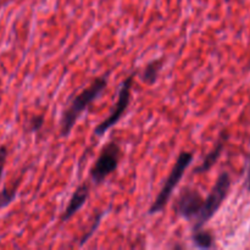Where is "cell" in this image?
Here are the masks:
<instances>
[{
  "label": "cell",
  "mask_w": 250,
  "mask_h": 250,
  "mask_svg": "<svg viewBox=\"0 0 250 250\" xmlns=\"http://www.w3.org/2000/svg\"><path fill=\"white\" fill-rule=\"evenodd\" d=\"M6 158H7V148L5 146H0V178H1L2 176V171H4Z\"/></svg>",
  "instance_id": "obj_14"
},
{
  "label": "cell",
  "mask_w": 250,
  "mask_h": 250,
  "mask_svg": "<svg viewBox=\"0 0 250 250\" xmlns=\"http://www.w3.org/2000/svg\"><path fill=\"white\" fill-rule=\"evenodd\" d=\"M121 148L116 142H109L106 146H104L90 170V178L93 182L95 185H100L112 172H115L121 160Z\"/></svg>",
  "instance_id": "obj_4"
},
{
  "label": "cell",
  "mask_w": 250,
  "mask_h": 250,
  "mask_svg": "<svg viewBox=\"0 0 250 250\" xmlns=\"http://www.w3.org/2000/svg\"><path fill=\"white\" fill-rule=\"evenodd\" d=\"M231 176L229 172L220 173L211 192L209 193L207 199H204V202H203L202 209H200L197 219L194 220L193 229H203L215 216V214L219 211L221 205L224 204L225 199L229 195V189H231Z\"/></svg>",
  "instance_id": "obj_2"
},
{
  "label": "cell",
  "mask_w": 250,
  "mask_h": 250,
  "mask_svg": "<svg viewBox=\"0 0 250 250\" xmlns=\"http://www.w3.org/2000/svg\"><path fill=\"white\" fill-rule=\"evenodd\" d=\"M192 241L194 246L199 249H210L214 247L215 243L214 234L204 229V227L199 229H193Z\"/></svg>",
  "instance_id": "obj_9"
},
{
  "label": "cell",
  "mask_w": 250,
  "mask_h": 250,
  "mask_svg": "<svg viewBox=\"0 0 250 250\" xmlns=\"http://www.w3.org/2000/svg\"><path fill=\"white\" fill-rule=\"evenodd\" d=\"M16 193H17V183L12 188H4V190L0 193V209L7 207V205L15 199Z\"/></svg>",
  "instance_id": "obj_11"
},
{
  "label": "cell",
  "mask_w": 250,
  "mask_h": 250,
  "mask_svg": "<svg viewBox=\"0 0 250 250\" xmlns=\"http://www.w3.org/2000/svg\"><path fill=\"white\" fill-rule=\"evenodd\" d=\"M204 199L199 190L192 187L183 188L175 203V212L180 217H183L187 221H193L197 219Z\"/></svg>",
  "instance_id": "obj_6"
},
{
  "label": "cell",
  "mask_w": 250,
  "mask_h": 250,
  "mask_svg": "<svg viewBox=\"0 0 250 250\" xmlns=\"http://www.w3.org/2000/svg\"><path fill=\"white\" fill-rule=\"evenodd\" d=\"M193 158H194V155H193L190 151H182V153L178 155L177 160H176L175 165H173L168 177L166 178L163 188H161V190L159 192L158 197L155 198V200H154V203L151 204V207L149 208V215H155L165 209L168 200H170L171 195H172L173 190L176 189L178 183L182 180L183 175H185L186 170H187L188 166L192 163Z\"/></svg>",
  "instance_id": "obj_3"
},
{
  "label": "cell",
  "mask_w": 250,
  "mask_h": 250,
  "mask_svg": "<svg viewBox=\"0 0 250 250\" xmlns=\"http://www.w3.org/2000/svg\"><path fill=\"white\" fill-rule=\"evenodd\" d=\"M161 68H163V60L161 59L160 60L150 61L144 67L143 73H142V80H143V82L146 83L148 85L155 84Z\"/></svg>",
  "instance_id": "obj_10"
},
{
  "label": "cell",
  "mask_w": 250,
  "mask_h": 250,
  "mask_svg": "<svg viewBox=\"0 0 250 250\" xmlns=\"http://www.w3.org/2000/svg\"><path fill=\"white\" fill-rule=\"evenodd\" d=\"M90 187L89 183L84 182L77 187V189L73 192L72 197H71L70 202H68L67 207H66L65 211H63L62 216H61V222H66L71 219L75 214L80 211L81 208L85 204V202L89 198Z\"/></svg>",
  "instance_id": "obj_7"
},
{
  "label": "cell",
  "mask_w": 250,
  "mask_h": 250,
  "mask_svg": "<svg viewBox=\"0 0 250 250\" xmlns=\"http://www.w3.org/2000/svg\"><path fill=\"white\" fill-rule=\"evenodd\" d=\"M247 189L250 192V156H249V166H248V173H247Z\"/></svg>",
  "instance_id": "obj_15"
},
{
  "label": "cell",
  "mask_w": 250,
  "mask_h": 250,
  "mask_svg": "<svg viewBox=\"0 0 250 250\" xmlns=\"http://www.w3.org/2000/svg\"><path fill=\"white\" fill-rule=\"evenodd\" d=\"M136 76V72L131 73L124 82L121 83V87H120L119 95H117V100L115 103L114 109L111 110L109 116L105 120H103L99 125L94 128V134L98 137L104 136L105 132L109 131L112 126L117 124L120 121L122 116H124L125 111L128 107L129 102H131V89L132 85H133V78Z\"/></svg>",
  "instance_id": "obj_5"
},
{
  "label": "cell",
  "mask_w": 250,
  "mask_h": 250,
  "mask_svg": "<svg viewBox=\"0 0 250 250\" xmlns=\"http://www.w3.org/2000/svg\"><path fill=\"white\" fill-rule=\"evenodd\" d=\"M0 1H5V0H0Z\"/></svg>",
  "instance_id": "obj_16"
},
{
  "label": "cell",
  "mask_w": 250,
  "mask_h": 250,
  "mask_svg": "<svg viewBox=\"0 0 250 250\" xmlns=\"http://www.w3.org/2000/svg\"><path fill=\"white\" fill-rule=\"evenodd\" d=\"M226 141H227V134L222 133L221 137H220V139L217 141V143L215 144V146L212 148V150L205 156L203 163L195 168L194 173H205L208 172V171L211 170L212 166L217 163V160H219L220 156H221L222 151H224V148H225V144H226Z\"/></svg>",
  "instance_id": "obj_8"
},
{
  "label": "cell",
  "mask_w": 250,
  "mask_h": 250,
  "mask_svg": "<svg viewBox=\"0 0 250 250\" xmlns=\"http://www.w3.org/2000/svg\"><path fill=\"white\" fill-rule=\"evenodd\" d=\"M104 214H105V212H104V211H102V212H98V214L95 215V219L93 220V222H92V226H90V229H88V231L85 232L84 234H83V237H82V238H81V242H80V247H82L83 244H84L85 242H87L88 239H89L90 237L93 236V234H94V232L97 231V229H98V227H99V225H100V221H102V217L104 216Z\"/></svg>",
  "instance_id": "obj_12"
},
{
  "label": "cell",
  "mask_w": 250,
  "mask_h": 250,
  "mask_svg": "<svg viewBox=\"0 0 250 250\" xmlns=\"http://www.w3.org/2000/svg\"><path fill=\"white\" fill-rule=\"evenodd\" d=\"M106 87V76L98 77L95 78L87 88H84L82 92L78 93V94L73 98V100L70 103L67 109L63 111L62 116H61V136L65 137L70 134L73 126H75L76 121L80 119V116L83 114V111H85V110H87L88 107L102 95V93L104 92Z\"/></svg>",
  "instance_id": "obj_1"
},
{
  "label": "cell",
  "mask_w": 250,
  "mask_h": 250,
  "mask_svg": "<svg viewBox=\"0 0 250 250\" xmlns=\"http://www.w3.org/2000/svg\"><path fill=\"white\" fill-rule=\"evenodd\" d=\"M44 125V116L43 115H37L33 116L28 122L29 132H38Z\"/></svg>",
  "instance_id": "obj_13"
}]
</instances>
